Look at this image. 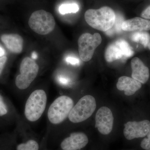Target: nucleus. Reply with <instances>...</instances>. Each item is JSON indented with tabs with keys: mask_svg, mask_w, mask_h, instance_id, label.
Here are the masks:
<instances>
[{
	"mask_svg": "<svg viewBox=\"0 0 150 150\" xmlns=\"http://www.w3.org/2000/svg\"><path fill=\"white\" fill-rule=\"evenodd\" d=\"M88 143V137L85 133L74 132L62 141L61 147L63 150H80L84 148Z\"/></svg>",
	"mask_w": 150,
	"mask_h": 150,
	"instance_id": "9b49d317",
	"label": "nucleus"
},
{
	"mask_svg": "<svg viewBox=\"0 0 150 150\" xmlns=\"http://www.w3.org/2000/svg\"><path fill=\"white\" fill-rule=\"evenodd\" d=\"M101 42L102 38L98 33L93 35L89 33L82 34L78 40L79 54L81 59L85 62L91 60L95 50Z\"/></svg>",
	"mask_w": 150,
	"mask_h": 150,
	"instance_id": "0eeeda50",
	"label": "nucleus"
},
{
	"mask_svg": "<svg viewBox=\"0 0 150 150\" xmlns=\"http://www.w3.org/2000/svg\"><path fill=\"white\" fill-rule=\"evenodd\" d=\"M131 39L134 42L141 43L146 48L150 42V35L146 32L137 31L131 34Z\"/></svg>",
	"mask_w": 150,
	"mask_h": 150,
	"instance_id": "dca6fc26",
	"label": "nucleus"
},
{
	"mask_svg": "<svg viewBox=\"0 0 150 150\" xmlns=\"http://www.w3.org/2000/svg\"><path fill=\"white\" fill-rule=\"evenodd\" d=\"M8 112V107L2 96L0 94V116L6 115Z\"/></svg>",
	"mask_w": 150,
	"mask_h": 150,
	"instance_id": "aec40b11",
	"label": "nucleus"
},
{
	"mask_svg": "<svg viewBox=\"0 0 150 150\" xmlns=\"http://www.w3.org/2000/svg\"><path fill=\"white\" fill-rule=\"evenodd\" d=\"M96 107V100L94 97L88 95L85 96L74 106L68 118L72 123H81L91 116Z\"/></svg>",
	"mask_w": 150,
	"mask_h": 150,
	"instance_id": "39448f33",
	"label": "nucleus"
},
{
	"mask_svg": "<svg viewBox=\"0 0 150 150\" xmlns=\"http://www.w3.org/2000/svg\"><path fill=\"white\" fill-rule=\"evenodd\" d=\"M141 16L144 18L150 19V6L142 11Z\"/></svg>",
	"mask_w": 150,
	"mask_h": 150,
	"instance_id": "412c9836",
	"label": "nucleus"
},
{
	"mask_svg": "<svg viewBox=\"0 0 150 150\" xmlns=\"http://www.w3.org/2000/svg\"><path fill=\"white\" fill-rule=\"evenodd\" d=\"M95 127L100 134L104 135L110 134L113 128L114 118L111 110L108 108L103 106L96 113Z\"/></svg>",
	"mask_w": 150,
	"mask_h": 150,
	"instance_id": "9d476101",
	"label": "nucleus"
},
{
	"mask_svg": "<svg viewBox=\"0 0 150 150\" xmlns=\"http://www.w3.org/2000/svg\"><path fill=\"white\" fill-rule=\"evenodd\" d=\"M123 134L126 139L131 140L146 137L150 129V122L145 120L129 121L124 124Z\"/></svg>",
	"mask_w": 150,
	"mask_h": 150,
	"instance_id": "1a4fd4ad",
	"label": "nucleus"
},
{
	"mask_svg": "<svg viewBox=\"0 0 150 150\" xmlns=\"http://www.w3.org/2000/svg\"><path fill=\"white\" fill-rule=\"evenodd\" d=\"M84 17L90 26L100 31H106L111 29L115 22V12L109 7L89 9L86 12Z\"/></svg>",
	"mask_w": 150,
	"mask_h": 150,
	"instance_id": "f257e3e1",
	"label": "nucleus"
},
{
	"mask_svg": "<svg viewBox=\"0 0 150 150\" xmlns=\"http://www.w3.org/2000/svg\"><path fill=\"white\" fill-rule=\"evenodd\" d=\"M7 60V58L6 56H4L0 58V75L2 72L4 67L6 63Z\"/></svg>",
	"mask_w": 150,
	"mask_h": 150,
	"instance_id": "4be33fe9",
	"label": "nucleus"
},
{
	"mask_svg": "<svg viewBox=\"0 0 150 150\" xmlns=\"http://www.w3.org/2000/svg\"><path fill=\"white\" fill-rule=\"evenodd\" d=\"M148 47L150 50V42L149 43V44H148Z\"/></svg>",
	"mask_w": 150,
	"mask_h": 150,
	"instance_id": "a878e982",
	"label": "nucleus"
},
{
	"mask_svg": "<svg viewBox=\"0 0 150 150\" xmlns=\"http://www.w3.org/2000/svg\"><path fill=\"white\" fill-rule=\"evenodd\" d=\"M37 57L38 56L36 53H35V52H33L32 54V59L34 60V59H37Z\"/></svg>",
	"mask_w": 150,
	"mask_h": 150,
	"instance_id": "393cba45",
	"label": "nucleus"
},
{
	"mask_svg": "<svg viewBox=\"0 0 150 150\" xmlns=\"http://www.w3.org/2000/svg\"><path fill=\"white\" fill-rule=\"evenodd\" d=\"M142 86V83L139 81L126 76L119 78L116 84L117 89L121 91H124V93L127 96L134 95Z\"/></svg>",
	"mask_w": 150,
	"mask_h": 150,
	"instance_id": "ddd939ff",
	"label": "nucleus"
},
{
	"mask_svg": "<svg viewBox=\"0 0 150 150\" xmlns=\"http://www.w3.org/2000/svg\"><path fill=\"white\" fill-rule=\"evenodd\" d=\"M39 69V66L33 59L25 58L20 66V74L16 78L17 87L20 90L27 89L37 77Z\"/></svg>",
	"mask_w": 150,
	"mask_h": 150,
	"instance_id": "423d86ee",
	"label": "nucleus"
},
{
	"mask_svg": "<svg viewBox=\"0 0 150 150\" xmlns=\"http://www.w3.org/2000/svg\"><path fill=\"white\" fill-rule=\"evenodd\" d=\"M47 96L42 89L35 90L31 93L25 103L24 114L30 122L38 121L46 109Z\"/></svg>",
	"mask_w": 150,
	"mask_h": 150,
	"instance_id": "f03ea898",
	"label": "nucleus"
},
{
	"mask_svg": "<svg viewBox=\"0 0 150 150\" xmlns=\"http://www.w3.org/2000/svg\"><path fill=\"white\" fill-rule=\"evenodd\" d=\"M5 53V50H4V48L0 46V58L4 56Z\"/></svg>",
	"mask_w": 150,
	"mask_h": 150,
	"instance_id": "b1692460",
	"label": "nucleus"
},
{
	"mask_svg": "<svg viewBox=\"0 0 150 150\" xmlns=\"http://www.w3.org/2000/svg\"><path fill=\"white\" fill-rule=\"evenodd\" d=\"M1 40L9 51L14 54H20L23 49V40L17 34H4Z\"/></svg>",
	"mask_w": 150,
	"mask_h": 150,
	"instance_id": "2eb2a0df",
	"label": "nucleus"
},
{
	"mask_svg": "<svg viewBox=\"0 0 150 150\" xmlns=\"http://www.w3.org/2000/svg\"><path fill=\"white\" fill-rule=\"evenodd\" d=\"M73 99L67 96H61L51 103L48 109L47 116L52 124L58 125L68 118L74 107Z\"/></svg>",
	"mask_w": 150,
	"mask_h": 150,
	"instance_id": "7ed1b4c3",
	"label": "nucleus"
},
{
	"mask_svg": "<svg viewBox=\"0 0 150 150\" xmlns=\"http://www.w3.org/2000/svg\"><path fill=\"white\" fill-rule=\"evenodd\" d=\"M30 28L40 35L51 33L56 26V22L52 14L43 10L33 13L28 21Z\"/></svg>",
	"mask_w": 150,
	"mask_h": 150,
	"instance_id": "20e7f679",
	"label": "nucleus"
},
{
	"mask_svg": "<svg viewBox=\"0 0 150 150\" xmlns=\"http://www.w3.org/2000/svg\"><path fill=\"white\" fill-rule=\"evenodd\" d=\"M121 29L128 32L150 30V21L141 18H134L123 21Z\"/></svg>",
	"mask_w": 150,
	"mask_h": 150,
	"instance_id": "4468645a",
	"label": "nucleus"
},
{
	"mask_svg": "<svg viewBox=\"0 0 150 150\" xmlns=\"http://www.w3.org/2000/svg\"><path fill=\"white\" fill-rule=\"evenodd\" d=\"M79 10V7L76 3L63 4L59 7V12L62 14L76 13Z\"/></svg>",
	"mask_w": 150,
	"mask_h": 150,
	"instance_id": "f3484780",
	"label": "nucleus"
},
{
	"mask_svg": "<svg viewBox=\"0 0 150 150\" xmlns=\"http://www.w3.org/2000/svg\"><path fill=\"white\" fill-rule=\"evenodd\" d=\"M131 67L132 78L142 83H146L149 78V70L142 60L135 57L131 60Z\"/></svg>",
	"mask_w": 150,
	"mask_h": 150,
	"instance_id": "f8f14e48",
	"label": "nucleus"
},
{
	"mask_svg": "<svg viewBox=\"0 0 150 150\" xmlns=\"http://www.w3.org/2000/svg\"><path fill=\"white\" fill-rule=\"evenodd\" d=\"M66 61L68 63L72 65L78 64L79 63V59L74 58V57H68L66 59Z\"/></svg>",
	"mask_w": 150,
	"mask_h": 150,
	"instance_id": "5701e85b",
	"label": "nucleus"
},
{
	"mask_svg": "<svg viewBox=\"0 0 150 150\" xmlns=\"http://www.w3.org/2000/svg\"><path fill=\"white\" fill-rule=\"evenodd\" d=\"M141 143V146L145 150H150V129L148 134Z\"/></svg>",
	"mask_w": 150,
	"mask_h": 150,
	"instance_id": "6ab92c4d",
	"label": "nucleus"
},
{
	"mask_svg": "<svg viewBox=\"0 0 150 150\" xmlns=\"http://www.w3.org/2000/svg\"><path fill=\"white\" fill-rule=\"evenodd\" d=\"M134 54L133 49L124 39L115 40L108 46L105 51V58L108 62H112L122 58H128Z\"/></svg>",
	"mask_w": 150,
	"mask_h": 150,
	"instance_id": "6e6552de",
	"label": "nucleus"
},
{
	"mask_svg": "<svg viewBox=\"0 0 150 150\" xmlns=\"http://www.w3.org/2000/svg\"><path fill=\"white\" fill-rule=\"evenodd\" d=\"M39 145L36 141L30 140L26 143L18 145L17 150H38Z\"/></svg>",
	"mask_w": 150,
	"mask_h": 150,
	"instance_id": "a211bd4d",
	"label": "nucleus"
}]
</instances>
